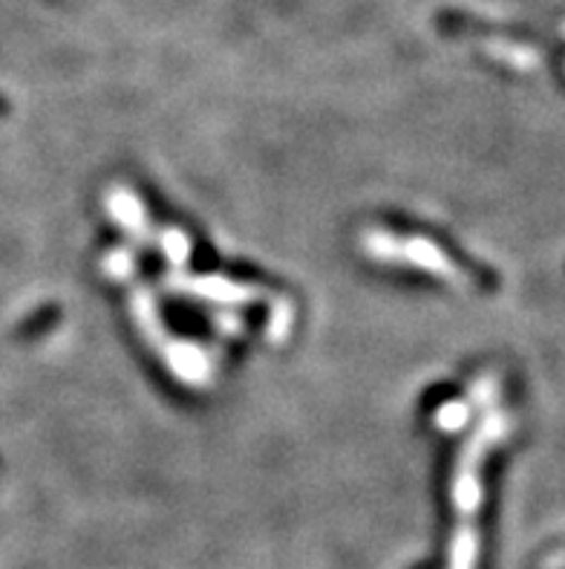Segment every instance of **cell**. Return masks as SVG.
Listing matches in <instances>:
<instances>
[{
    "mask_svg": "<svg viewBox=\"0 0 565 569\" xmlns=\"http://www.w3.org/2000/svg\"><path fill=\"white\" fill-rule=\"evenodd\" d=\"M467 416H470V413H467L465 402H447V404H442L439 411H435L433 420H435V428L456 431V428H462V425H465Z\"/></svg>",
    "mask_w": 565,
    "mask_h": 569,
    "instance_id": "6",
    "label": "cell"
},
{
    "mask_svg": "<svg viewBox=\"0 0 565 569\" xmlns=\"http://www.w3.org/2000/svg\"><path fill=\"white\" fill-rule=\"evenodd\" d=\"M508 422L502 413H491L476 431L470 443L462 448L456 474H453V506H456V535L451 541V564L447 569H476L479 558V535H476V512L482 504V483H479V469H482L484 451L505 437Z\"/></svg>",
    "mask_w": 565,
    "mask_h": 569,
    "instance_id": "1",
    "label": "cell"
},
{
    "mask_svg": "<svg viewBox=\"0 0 565 569\" xmlns=\"http://www.w3.org/2000/svg\"><path fill=\"white\" fill-rule=\"evenodd\" d=\"M105 273L113 278V281H119V278H131L133 275V255L127 252V249H113L110 255L105 257Z\"/></svg>",
    "mask_w": 565,
    "mask_h": 569,
    "instance_id": "7",
    "label": "cell"
},
{
    "mask_svg": "<svg viewBox=\"0 0 565 569\" xmlns=\"http://www.w3.org/2000/svg\"><path fill=\"white\" fill-rule=\"evenodd\" d=\"M360 246L369 257L384 261V264H410L421 273H430L442 278L451 287H470V275L453 261L444 249H439L427 238H395L390 231L367 229L360 234Z\"/></svg>",
    "mask_w": 565,
    "mask_h": 569,
    "instance_id": "2",
    "label": "cell"
},
{
    "mask_svg": "<svg viewBox=\"0 0 565 569\" xmlns=\"http://www.w3.org/2000/svg\"><path fill=\"white\" fill-rule=\"evenodd\" d=\"M159 246H162V255L171 261L173 266L188 264L191 257V240L182 234L180 229H162V238H159Z\"/></svg>",
    "mask_w": 565,
    "mask_h": 569,
    "instance_id": "5",
    "label": "cell"
},
{
    "mask_svg": "<svg viewBox=\"0 0 565 569\" xmlns=\"http://www.w3.org/2000/svg\"><path fill=\"white\" fill-rule=\"evenodd\" d=\"M105 206L115 223L122 226L124 231H131L133 238L150 240L148 211H145V203L136 197V191L119 182V185H113V189L105 194Z\"/></svg>",
    "mask_w": 565,
    "mask_h": 569,
    "instance_id": "4",
    "label": "cell"
},
{
    "mask_svg": "<svg viewBox=\"0 0 565 569\" xmlns=\"http://www.w3.org/2000/svg\"><path fill=\"white\" fill-rule=\"evenodd\" d=\"M171 287L188 295L208 298V301H222V304H251L260 301L262 289L251 287V283H237L229 278H217V275H206V278H194V281H182V278H171Z\"/></svg>",
    "mask_w": 565,
    "mask_h": 569,
    "instance_id": "3",
    "label": "cell"
}]
</instances>
